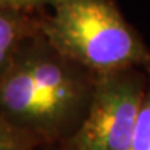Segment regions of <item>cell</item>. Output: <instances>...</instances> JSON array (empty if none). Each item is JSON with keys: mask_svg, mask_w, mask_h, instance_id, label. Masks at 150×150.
Wrapping results in <instances>:
<instances>
[{"mask_svg": "<svg viewBox=\"0 0 150 150\" xmlns=\"http://www.w3.org/2000/svg\"><path fill=\"white\" fill-rule=\"evenodd\" d=\"M40 31V18L0 7V78L16 56L18 47L27 38Z\"/></svg>", "mask_w": 150, "mask_h": 150, "instance_id": "277c9868", "label": "cell"}, {"mask_svg": "<svg viewBox=\"0 0 150 150\" xmlns=\"http://www.w3.org/2000/svg\"><path fill=\"white\" fill-rule=\"evenodd\" d=\"M40 150H61L59 145H43L40 146Z\"/></svg>", "mask_w": 150, "mask_h": 150, "instance_id": "ba28073f", "label": "cell"}, {"mask_svg": "<svg viewBox=\"0 0 150 150\" xmlns=\"http://www.w3.org/2000/svg\"><path fill=\"white\" fill-rule=\"evenodd\" d=\"M40 146V140L17 129L0 115V150H36Z\"/></svg>", "mask_w": 150, "mask_h": 150, "instance_id": "5b68a950", "label": "cell"}, {"mask_svg": "<svg viewBox=\"0 0 150 150\" xmlns=\"http://www.w3.org/2000/svg\"><path fill=\"white\" fill-rule=\"evenodd\" d=\"M40 32L60 53L93 74L150 70V52L114 0H56Z\"/></svg>", "mask_w": 150, "mask_h": 150, "instance_id": "7a4b0ae2", "label": "cell"}, {"mask_svg": "<svg viewBox=\"0 0 150 150\" xmlns=\"http://www.w3.org/2000/svg\"><path fill=\"white\" fill-rule=\"evenodd\" d=\"M149 72L127 68L97 74L83 122L61 150H131Z\"/></svg>", "mask_w": 150, "mask_h": 150, "instance_id": "3957f363", "label": "cell"}, {"mask_svg": "<svg viewBox=\"0 0 150 150\" xmlns=\"http://www.w3.org/2000/svg\"><path fill=\"white\" fill-rule=\"evenodd\" d=\"M96 74L60 53L39 31L0 78V115L43 145H61L89 111Z\"/></svg>", "mask_w": 150, "mask_h": 150, "instance_id": "6da1fadb", "label": "cell"}, {"mask_svg": "<svg viewBox=\"0 0 150 150\" xmlns=\"http://www.w3.org/2000/svg\"><path fill=\"white\" fill-rule=\"evenodd\" d=\"M145 99L142 102L131 150H150V70Z\"/></svg>", "mask_w": 150, "mask_h": 150, "instance_id": "8992f818", "label": "cell"}, {"mask_svg": "<svg viewBox=\"0 0 150 150\" xmlns=\"http://www.w3.org/2000/svg\"><path fill=\"white\" fill-rule=\"evenodd\" d=\"M56 0H0V7L13 11L35 14L45 7H52Z\"/></svg>", "mask_w": 150, "mask_h": 150, "instance_id": "52a82bcc", "label": "cell"}]
</instances>
